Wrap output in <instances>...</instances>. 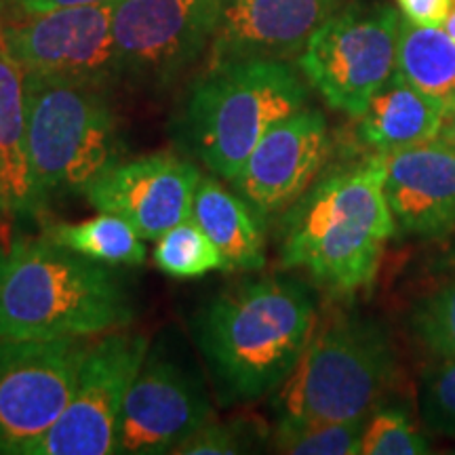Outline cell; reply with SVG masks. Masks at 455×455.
I'll list each match as a JSON object with an SVG mask.
<instances>
[{
  "mask_svg": "<svg viewBox=\"0 0 455 455\" xmlns=\"http://www.w3.org/2000/svg\"><path fill=\"white\" fill-rule=\"evenodd\" d=\"M316 304L308 284L258 276L230 284L192 323L213 392L224 407L251 405L275 395L308 346Z\"/></svg>",
  "mask_w": 455,
  "mask_h": 455,
  "instance_id": "1",
  "label": "cell"
},
{
  "mask_svg": "<svg viewBox=\"0 0 455 455\" xmlns=\"http://www.w3.org/2000/svg\"><path fill=\"white\" fill-rule=\"evenodd\" d=\"M398 226L384 192L378 155L331 169L284 212L278 255L333 295L369 289Z\"/></svg>",
  "mask_w": 455,
  "mask_h": 455,
  "instance_id": "2",
  "label": "cell"
},
{
  "mask_svg": "<svg viewBox=\"0 0 455 455\" xmlns=\"http://www.w3.org/2000/svg\"><path fill=\"white\" fill-rule=\"evenodd\" d=\"M135 321L129 289L110 266L47 235L0 244V338H98Z\"/></svg>",
  "mask_w": 455,
  "mask_h": 455,
  "instance_id": "3",
  "label": "cell"
},
{
  "mask_svg": "<svg viewBox=\"0 0 455 455\" xmlns=\"http://www.w3.org/2000/svg\"><path fill=\"white\" fill-rule=\"evenodd\" d=\"M306 101L308 89L283 60L224 61L188 91L178 129L204 167L232 181L266 131Z\"/></svg>",
  "mask_w": 455,
  "mask_h": 455,
  "instance_id": "4",
  "label": "cell"
},
{
  "mask_svg": "<svg viewBox=\"0 0 455 455\" xmlns=\"http://www.w3.org/2000/svg\"><path fill=\"white\" fill-rule=\"evenodd\" d=\"M395 369V350L378 323L350 312L316 318L299 363L275 392L276 422L367 418Z\"/></svg>",
  "mask_w": 455,
  "mask_h": 455,
  "instance_id": "5",
  "label": "cell"
},
{
  "mask_svg": "<svg viewBox=\"0 0 455 455\" xmlns=\"http://www.w3.org/2000/svg\"><path fill=\"white\" fill-rule=\"evenodd\" d=\"M28 155L38 192L84 196L123 161V138L108 89L26 74Z\"/></svg>",
  "mask_w": 455,
  "mask_h": 455,
  "instance_id": "6",
  "label": "cell"
},
{
  "mask_svg": "<svg viewBox=\"0 0 455 455\" xmlns=\"http://www.w3.org/2000/svg\"><path fill=\"white\" fill-rule=\"evenodd\" d=\"M401 11L355 3L335 11L299 53V70L331 110L358 118L396 72Z\"/></svg>",
  "mask_w": 455,
  "mask_h": 455,
  "instance_id": "7",
  "label": "cell"
},
{
  "mask_svg": "<svg viewBox=\"0 0 455 455\" xmlns=\"http://www.w3.org/2000/svg\"><path fill=\"white\" fill-rule=\"evenodd\" d=\"M89 348V338H0V453H34L66 411Z\"/></svg>",
  "mask_w": 455,
  "mask_h": 455,
  "instance_id": "8",
  "label": "cell"
},
{
  "mask_svg": "<svg viewBox=\"0 0 455 455\" xmlns=\"http://www.w3.org/2000/svg\"><path fill=\"white\" fill-rule=\"evenodd\" d=\"M148 350L146 335L123 329L91 341L66 411L32 455L116 453L124 398Z\"/></svg>",
  "mask_w": 455,
  "mask_h": 455,
  "instance_id": "9",
  "label": "cell"
},
{
  "mask_svg": "<svg viewBox=\"0 0 455 455\" xmlns=\"http://www.w3.org/2000/svg\"><path fill=\"white\" fill-rule=\"evenodd\" d=\"M224 0H114L112 34L123 78L167 87L195 66L218 28Z\"/></svg>",
  "mask_w": 455,
  "mask_h": 455,
  "instance_id": "10",
  "label": "cell"
},
{
  "mask_svg": "<svg viewBox=\"0 0 455 455\" xmlns=\"http://www.w3.org/2000/svg\"><path fill=\"white\" fill-rule=\"evenodd\" d=\"M0 24L26 74L108 91L123 78L112 34V3L55 9Z\"/></svg>",
  "mask_w": 455,
  "mask_h": 455,
  "instance_id": "11",
  "label": "cell"
},
{
  "mask_svg": "<svg viewBox=\"0 0 455 455\" xmlns=\"http://www.w3.org/2000/svg\"><path fill=\"white\" fill-rule=\"evenodd\" d=\"M212 418V396L196 369L158 344L124 398L116 453H175Z\"/></svg>",
  "mask_w": 455,
  "mask_h": 455,
  "instance_id": "12",
  "label": "cell"
},
{
  "mask_svg": "<svg viewBox=\"0 0 455 455\" xmlns=\"http://www.w3.org/2000/svg\"><path fill=\"white\" fill-rule=\"evenodd\" d=\"M329 155L327 118L301 108L266 131L232 186L261 220H268L287 212L315 184Z\"/></svg>",
  "mask_w": 455,
  "mask_h": 455,
  "instance_id": "13",
  "label": "cell"
},
{
  "mask_svg": "<svg viewBox=\"0 0 455 455\" xmlns=\"http://www.w3.org/2000/svg\"><path fill=\"white\" fill-rule=\"evenodd\" d=\"M201 171L171 152L116 163L84 192L89 204L116 215L144 241H156L192 215Z\"/></svg>",
  "mask_w": 455,
  "mask_h": 455,
  "instance_id": "14",
  "label": "cell"
},
{
  "mask_svg": "<svg viewBox=\"0 0 455 455\" xmlns=\"http://www.w3.org/2000/svg\"><path fill=\"white\" fill-rule=\"evenodd\" d=\"M341 0H224L209 66L241 60H287L338 11Z\"/></svg>",
  "mask_w": 455,
  "mask_h": 455,
  "instance_id": "15",
  "label": "cell"
},
{
  "mask_svg": "<svg viewBox=\"0 0 455 455\" xmlns=\"http://www.w3.org/2000/svg\"><path fill=\"white\" fill-rule=\"evenodd\" d=\"M384 192L398 230L415 238H443L455 230V148L441 138L378 155Z\"/></svg>",
  "mask_w": 455,
  "mask_h": 455,
  "instance_id": "16",
  "label": "cell"
},
{
  "mask_svg": "<svg viewBox=\"0 0 455 455\" xmlns=\"http://www.w3.org/2000/svg\"><path fill=\"white\" fill-rule=\"evenodd\" d=\"M447 106L395 72L356 118V138L371 155H390L436 140Z\"/></svg>",
  "mask_w": 455,
  "mask_h": 455,
  "instance_id": "17",
  "label": "cell"
},
{
  "mask_svg": "<svg viewBox=\"0 0 455 455\" xmlns=\"http://www.w3.org/2000/svg\"><path fill=\"white\" fill-rule=\"evenodd\" d=\"M0 180L7 195L9 215L36 218L44 201L34 181L28 155L26 72L11 53L0 24Z\"/></svg>",
  "mask_w": 455,
  "mask_h": 455,
  "instance_id": "18",
  "label": "cell"
},
{
  "mask_svg": "<svg viewBox=\"0 0 455 455\" xmlns=\"http://www.w3.org/2000/svg\"><path fill=\"white\" fill-rule=\"evenodd\" d=\"M190 218L218 244L226 272H258L266 266L264 220L220 180L201 178Z\"/></svg>",
  "mask_w": 455,
  "mask_h": 455,
  "instance_id": "19",
  "label": "cell"
},
{
  "mask_svg": "<svg viewBox=\"0 0 455 455\" xmlns=\"http://www.w3.org/2000/svg\"><path fill=\"white\" fill-rule=\"evenodd\" d=\"M396 72L441 104L455 101V41L443 26H419L401 15Z\"/></svg>",
  "mask_w": 455,
  "mask_h": 455,
  "instance_id": "20",
  "label": "cell"
},
{
  "mask_svg": "<svg viewBox=\"0 0 455 455\" xmlns=\"http://www.w3.org/2000/svg\"><path fill=\"white\" fill-rule=\"evenodd\" d=\"M44 235L83 258L110 266H141L146 244L135 228L116 215L101 213L76 224H53Z\"/></svg>",
  "mask_w": 455,
  "mask_h": 455,
  "instance_id": "21",
  "label": "cell"
},
{
  "mask_svg": "<svg viewBox=\"0 0 455 455\" xmlns=\"http://www.w3.org/2000/svg\"><path fill=\"white\" fill-rule=\"evenodd\" d=\"M155 266L171 278H201L213 270H226L224 258L195 220L188 218L156 238Z\"/></svg>",
  "mask_w": 455,
  "mask_h": 455,
  "instance_id": "22",
  "label": "cell"
},
{
  "mask_svg": "<svg viewBox=\"0 0 455 455\" xmlns=\"http://www.w3.org/2000/svg\"><path fill=\"white\" fill-rule=\"evenodd\" d=\"M367 418L335 422H284L278 419L272 447L291 455H356Z\"/></svg>",
  "mask_w": 455,
  "mask_h": 455,
  "instance_id": "23",
  "label": "cell"
},
{
  "mask_svg": "<svg viewBox=\"0 0 455 455\" xmlns=\"http://www.w3.org/2000/svg\"><path fill=\"white\" fill-rule=\"evenodd\" d=\"M411 331L435 358L455 356V276L415 306Z\"/></svg>",
  "mask_w": 455,
  "mask_h": 455,
  "instance_id": "24",
  "label": "cell"
},
{
  "mask_svg": "<svg viewBox=\"0 0 455 455\" xmlns=\"http://www.w3.org/2000/svg\"><path fill=\"white\" fill-rule=\"evenodd\" d=\"M428 436L401 409H379L367 415L361 435L363 455H419L428 453Z\"/></svg>",
  "mask_w": 455,
  "mask_h": 455,
  "instance_id": "25",
  "label": "cell"
},
{
  "mask_svg": "<svg viewBox=\"0 0 455 455\" xmlns=\"http://www.w3.org/2000/svg\"><path fill=\"white\" fill-rule=\"evenodd\" d=\"M261 426L251 419H228L203 424L175 453L181 455H235L253 451L259 443Z\"/></svg>",
  "mask_w": 455,
  "mask_h": 455,
  "instance_id": "26",
  "label": "cell"
},
{
  "mask_svg": "<svg viewBox=\"0 0 455 455\" xmlns=\"http://www.w3.org/2000/svg\"><path fill=\"white\" fill-rule=\"evenodd\" d=\"M424 422L441 435L455 436V356L436 358L419 392Z\"/></svg>",
  "mask_w": 455,
  "mask_h": 455,
  "instance_id": "27",
  "label": "cell"
},
{
  "mask_svg": "<svg viewBox=\"0 0 455 455\" xmlns=\"http://www.w3.org/2000/svg\"><path fill=\"white\" fill-rule=\"evenodd\" d=\"M114 0H0V21L20 20L38 13H47L55 9L91 7V4H106Z\"/></svg>",
  "mask_w": 455,
  "mask_h": 455,
  "instance_id": "28",
  "label": "cell"
},
{
  "mask_svg": "<svg viewBox=\"0 0 455 455\" xmlns=\"http://www.w3.org/2000/svg\"><path fill=\"white\" fill-rule=\"evenodd\" d=\"M405 20L419 26H443L453 0H396Z\"/></svg>",
  "mask_w": 455,
  "mask_h": 455,
  "instance_id": "29",
  "label": "cell"
},
{
  "mask_svg": "<svg viewBox=\"0 0 455 455\" xmlns=\"http://www.w3.org/2000/svg\"><path fill=\"white\" fill-rule=\"evenodd\" d=\"M439 138L443 141H447L449 146L455 148V101L451 106H447L445 110V121H443V127H441V133Z\"/></svg>",
  "mask_w": 455,
  "mask_h": 455,
  "instance_id": "30",
  "label": "cell"
},
{
  "mask_svg": "<svg viewBox=\"0 0 455 455\" xmlns=\"http://www.w3.org/2000/svg\"><path fill=\"white\" fill-rule=\"evenodd\" d=\"M443 28H445L449 36H451L455 41V0L451 4V9H449V15H447V20H445V24H443Z\"/></svg>",
  "mask_w": 455,
  "mask_h": 455,
  "instance_id": "31",
  "label": "cell"
},
{
  "mask_svg": "<svg viewBox=\"0 0 455 455\" xmlns=\"http://www.w3.org/2000/svg\"><path fill=\"white\" fill-rule=\"evenodd\" d=\"M9 215V204H7V195H4L3 180H0V218Z\"/></svg>",
  "mask_w": 455,
  "mask_h": 455,
  "instance_id": "32",
  "label": "cell"
}]
</instances>
